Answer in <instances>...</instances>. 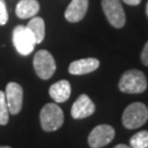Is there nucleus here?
<instances>
[{
	"label": "nucleus",
	"mask_w": 148,
	"mask_h": 148,
	"mask_svg": "<svg viewBox=\"0 0 148 148\" xmlns=\"http://www.w3.org/2000/svg\"><path fill=\"white\" fill-rule=\"evenodd\" d=\"M148 120V109L142 102H134L127 106L122 116L123 125L128 130H135L144 125Z\"/></svg>",
	"instance_id": "3"
},
{
	"label": "nucleus",
	"mask_w": 148,
	"mask_h": 148,
	"mask_svg": "<svg viewBox=\"0 0 148 148\" xmlns=\"http://www.w3.org/2000/svg\"><path fill=\"white\" fill-rule=\"evenodd\" d=\"M140 59H142V63H143L144 65L148 66V42L146 43L145 46H144L142 55H140Z\"/></svg>",
	"instance_id": "18"
},
{
	"label": "nucleus",
	"mask_w": 148,
	"mask_h": 148,
	"mask_svg": "<svg viewBox=\"0 0 148 148\" xmlns=\"http://www.w3.org/2000/svg\"><path fill=\"white\" fill-rule=\"evenodd\" d=\"M40 11V3L37 0H21L16 5V14L20 19H27L37 14Z\"/></svg>",
	"instance_id": "13"
},
{
	"label": "nucleus",
	"mask_w": 148,
	"mask_h": 148,
	"mask_svg": "<svg viewBox=\"0 0 148 148\" xmlns=\"http://www.w3.org/2000/svg\"><path fill=\"white\" fill-rule=\"evenodd\" d=\"M126 5H137L140 3V1L142 0H123Z\"/></svg>",
	"instance_id": "19"
},
{
	"label": "nucleus",
	"mask_w": 148,
	"mask_h": 148,
	"mask_svg": "<svg viewBox=\"0 0 148 148\" xmlns=\"http://www.w3.org/2000/svg\"><path fill=\"white\" fill-rule=\"evenodd\" d=\"M33 66L37 76L44 80L49 79L56 70V63L53 55L46 49L36 52L33 58Z\"/></svg>",
	"instance_id": "4"
},
{
	"label": "nucleus",
	"mask_w": 148,
	"mask_h": 148,
	"mask_svg": "<svg viewBox=\"0 0 148 148\" xmlns=\"http://www.w3.org/2000/svg\"><path fill=\"white\" fill-rule=\"evenodd\" d=\"M27 27L32 33L36 44L43 42L45 37V22L40 16H34L31 21L27 23Z\"/></svg>",
	"instance_id": "14"
},
{
	"label": "nucleus",
	"mask_w": 148,
	"mask_h": 148,
	"mask_svg": "<svg viewBox=\"0 0 148 148\" xmlns=\"http://www.w3.org/2000/svg\"><path fill=\"white\" fill-rule=\"evenodd\" d=\"M130 144L132 148H148V131H142L133 135Z\"/></svg>",
	"instance_id": "15"
},
{
	"label": "nucleus",
	"mask_w": 148,
	"mask_h": 148,
	"mask_svg": "<svg viewBox=\"0 0 148 148\" xmlns=\"http://www.w3.org/2000/svg\"><path fill=\"white\" fill-rule=\"evenodd\" d=\"M146 14H147V16H148V2H147V5H146Z\"/></svg>",
	"instance_id": "21"
},
{
	"label": "nucleus",
	"mask_w": 148,
	"mask_h": 148,
	"mask_svg": "<svg viewBox=\"0 0 148 148\" xmlns=\"http://www.w3.org/2000/svg\"><path fill=\"white\" fill-rule=\"evenodd\" d=\"M114 148H132V147H128V146L124 145V144H119V145H116Z\"/></svg>",
	"instance_id": "20"
},
{
	"label": "nucleus",
	"mask_w": 148,
	"mask_h": 148,
	"mask_svg": "<svg viewBox=\"0 0 148 148\" xmlns=\"http://www.w3.org/2000/svg\"><path fill=\"white\" fill-rule=\"evenodd\" d=\"M102 9L112 27L121 29L125 25L126 16L120 0H102Z\"/></svg>",
	"instance_id": "6"
},
{
	"label": "nucleus",
	"mask_w": 148,
	"mask_h": 148,
	"mask_svg": "<svg viewBox=\"0 0 148 148\" xmlns=\"http://www.w3.org/2000/svg\"><path fill=\"white\" fill-rule=\"evenodd\" d=\"M119 88L124 93H142L147 88V79L143 71L131 69L125 71L120 79Z\"/></svg>",
	"instance_id": "1"
},
{
	"label": "nucleus",
	"mask_w": 148,
	"mask_h": 148,
	"mask_svg": "<svg viewBox=\"0 0 148 148\" xmlns=\"http://www.w3.org/2000/svg\"><path fill=\"white\" fill-rule=\"evenodd\" d=\"M12 41H13V45L18 51V53L23 56L30 55L33 52L34 46L36 44L32 33L24 25H18L13 30Z\"/></svg>",
	"instance_id": "5"
},
{
	"label": "nucleus",
	"mask_w": 148,
	"mask_h": 148,
	"mask_svg": "<svg viewBox=\"0 0 148 148\" xmlns=\"http://www.w3.org/2000/svg\"><path fill=\"white\" fill-rule=\"evenodd\" d=\"M95 111V103L87 95H81L75 101L71 108V116L76 120L85 119L92 115Z\"/></svg>",
	"instance_id": "9"
},
{
	"label": "nucleus",
	"mask_w": 148,
	"mask_h": 148,
	"mask_svg": "<svg viewBox=\"0 0 148 148\" xmlns=\"http://www.w3.org/2000/svg\"><path fill=\"white\" fill-rule=\"evenodd\" d=\"M114 136L115 131L111 125L101 124L91 131L88 137V144L91 148H101L111 143Z\"/></svg>",
	"instance_id": "7"
},
{
	"label": "nucleus",
	"mask_w": 148,
	"mask_h": 148,
	"mask_svg": "<svg viewBox=\"0 0 148 148\" xmlns=\"http://www.w3.org/2000/svg\"><path fill=\"white\" fill-rule=\"evenodd\" d=\"M100 66V62L97 58H82L75 60L69 65V73L71 75H86L95 71V69H98V67Z\"/></svg>",
	"instance_id": "11"
},
{
	"label": "nucleus",
	"mask_w": 148,
	"mask_h": 148,
	"mask_svg": "<svg viewBox=\"0 0 148 148\" xmlns=\"http://www.w3.org/2000/svg\"><path fill=\"white\" fill-rule=\"evenodd\" d=\"M88 0H73L65 11V18L68 22L76 23L85 18L88 10Z\"/></svg>",
	"instance_id": "10"
},
{
	"label": "nucleus",
	"mask_w": 148,
	"mask_h": 148,
	"mask_svg": "<svg viewBox=\"0 0 148 148\" xmlns=\"http://www.w3.org/2000/svg\"><path fill=\"white\" fill-rule=\"evenodd\" d=\"M41 126L45 132H54L62 127L64 123V112L57 104L47 103L40 113Z\"/></svg>",
	"instance_id": "2"
},
{
	"label": "nucleus",
	"mask_w": 148,
	"mask_h": 148,
	"mask_svg": "<svg viewBox=\"0 0 148 148\" xmlns=\"http://www.w3.org/2000/svg\"><path fill=\"white\" fill-rule=\"evenodd\" d=\"M5 101L8 104L9 113L16 115L22 109L23 103V89L16 82H9L5 87Z\"/></svg>",
	"instance_id": "8"
},
{
	"label": "nucleus",
	"mask_w": 148,
	"mask_h": 148,
	"mask_svg": "<svg viewBox=\"0 0 148 148\" xmlns=\"http://www.w3.org/2000/svg\"><path fill=\"white\" fill-rule=\"evenodd\" d=\"M8 19H9V16H8L5 3L2 0H0V25H5L8 22Z\"/></svg>",
	"instance_id": "17"
},
{
	"label": "nucleus",
	"mask_w": 148,
	"mask_h": 148,
	"mask_svg": "<svg viewBox=\"0 0 148 148\" xmlns=\"http://www.w3.org/2000/svg\"><path fill=\"white\" fill-rule=\"evenodd\" d=\"M70 93H71V86L67 80H59L49 88L51 98L57 103H63L68 100Z\"/></svg>",
	"instance_id": "12"
},
{
	"label": "nucleus",
	"mask_w": 148,
	"mask_h": 148,
	"mask_svg": "<svg viewBox=\"0 0 148 148\" xmlns=\"http://www.w3.org/2000/svg\"><path fill=\"white\" fill-rule=\"evenodd\" d=\"M0 148H11L9 146H0Z\"/></svg>",
	"instance_id": "22"
},
{
	"label": "nucleus",
	"mask_w": 148,
	"mask_h": 148,
	"mask_svg": "<svg viewBox=\"0 0 148 148\" xmlns=\"http://www.w3.org/2000/svg\"><path fill=\"white\" fill-rule=\"evenodd\" d=\"M9 121V109L5 101V95L0 90V125H5Z\"/></svg>",
	"instance_id": "16"
}]
</instances>
